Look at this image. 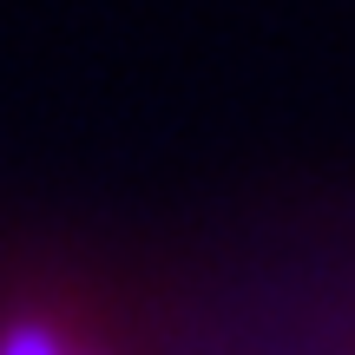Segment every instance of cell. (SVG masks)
Masks as SVG:
<instances>
[{"instance_id":"1","label":"cell","mask_w":355,"mask_h":355,"mask_svg":"<svg viewBox=\"0 0 355 355\" xmlns=\"http://www.w3.org/2000/svg\"><path fill=\"white\" fill-rule=\"evenodd\" d=\"M178 355H355V329L336 336V322H283V316H211L198 336H184Z\"/></svg>"}]
</instances>
